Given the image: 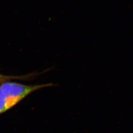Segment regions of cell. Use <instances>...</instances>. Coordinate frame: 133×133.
<instances>
[{"instance_id":"6da1fadb","label":"cell","mask_w":133,"mask_h":133,"mask_svg":"<svg viewBox=\"0 0 133 133\" xmlns=\"http://www.w3.org/2000/svg\"><path fill=\"white\" fill-rule=\"evenodd\" d=\"M54 85L52 83L24 85L15 82H4L0 85V115L14 108L35 91Z\"/></svg>"},{"instance_id":"7a4b0ae2","label":"cell","mask_w":133,"mask_h":133,"mask_svg":"<svg viewBox=\"0 0 133 133\" xmlns=\"http://www.w3.org/2000/svg\"><path fill=\"white\" fill-rule=\"evenodd\" d=\"M10 79V76H5L0 74V82H4Z\"/></svg>"}]
</instances>
